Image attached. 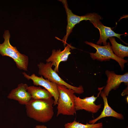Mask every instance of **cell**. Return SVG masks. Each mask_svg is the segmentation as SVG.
Returning a JSON list of instances; mask_svg holds the SVG:
<instances>
[{"instance_id":"obj_4","label":"cell","mask_w":128,"mask_h":128,"mask_svg":"<svg viewBox=\"0 0 128 128\" xmlns=\"http://www.w3.org/2000/svg\"><path fill=\"white\" fill-rule=\"evenodd\" d=\"M59 0L63 4L67 15V25L66 28V33L62 40L64 46L67 44L66 41L68 38L76 24L83 20L94 21L102 19V17L100 16L95 13H88L81 16L75 15L73 13L72 10L69 8L66 0Z\"/></svg>"},{"instance_id":"obj_17","label":"cell","mask_w":128,"mask_h":128,"mask_svg":"<svg viewBox=\"0 0 128 128\" xmlns=\"http://www.w3.org/2000/svg\"><path fill=\"white\" fill-rule=\"evenodd\" d=\"M128 94V86L123 91L121 94L122 96H124Z\"/></svg>"},{"instance_id":"obj_9","label":"cell","mask_w":128,"mask_h":128,"mask_svg":"<svg viewBox=\"0 0 128 128\" xmlns=\"http://www.w3.org/2000/svg\"><path fill=\"white\" fill-rule=\"evenodd\" d=\"M105 73L107 78L106 84L102 91L107 97L110 91L112 90L118 88L122 82L128 86V73L127 72L123 75L116 74L114 71L106 70Z\"/></svg>"},{"instance_id":"obj_5","label":"cell","mask_w":128,"mask_h":128,"mask_svg":"<svg viewBox=\"0 0 128 128\" xmlns=\"http://www.w3.org/2000/svg\"><path fill=\"white\" fill-rule=\"evenodd\" d=\"M85 42L96 50L95 53H89L91 57L93 60L96 59L102 62L109 61L111 59H114L119 63L121 70H123L124 64L128 62V60L120 59L117 56L113 51L109 42L107 43L106 45L102 46L87 41Z\"/></svg>"},{"instance_id":"obj_2","label":"cell","mask_w":128,"mask_h":128,"mask_svg":"<svg viewBox=\"0 0 128 128\" xmlns=\"http://www.w3.org/2000/svg\"><path fill=\"white\" fill-rule=\"evenodd\" d=\"M4 42L0 43V54L2 56H7L12 58L15 63L17 68L20 70L27 71L28 58L26 55L20 53L16 47L10 44V37L9 30H5L3 35Z\"/></svg>"},{"instance_id":"obj_7","label":"cell","mask_w":128,"mask_h":128,"mask_svg":"<svg viewBox=\"0 0 128 128\" xmlns=\"http://www.w3.org/2000/svg\"><path fill=\"white\" fill-rule=\"evenodd\" d=\"M23 76L28 80H31L33 84L36 86H40L44 87L52 95L54 99L53 105L57 104L59 94L57 85L55 83L50 82L47 79L44 78L42 76L38 77L33 73L30 76L25 72L22 73Z\"/></svg>"},{"instance_id":"obj_11","label":"cell","mask_w":128,"mask_h":128,"mask_svg":"<svg viewBox=\"0 0 128 128\" xmlns=\"http://www.w3.org/2000/svg\"><path fill=\"white\" fill-rule=\"evenodd\" d=\"M28 87L26 83L19 84L16 88L11 91L7 98L17 101L21 104L26 105L31 99L30 94L27 91Z\"/></svg>"},{"instance_id":"obj_10","label":"cell","mask_w":128,"mask_h":128,"mask_svg":"<svg viewBox=\"0 0 128 128\" xmlns=\"http://www.w3.org/2000/svg\"><path fill=\"white\" fill-rule=\"evenodd\" d=\"M75 48L70 44H67L64 49L61 51L60 49L56 50L54 49L52 51L51 55L46 60L47 62H51V66H55L53 70L56 73L59 72V67L60 63L62 61H66L69 55L71 49Z\"/></svg>"},{"instance_id":"obj_1","label":"cell","mask_w":128,"mask_h":128,"mask_svg":"<svg viewBox=\"0 0 128 128\" xmlns=\"http://www.w3.org/2000/svg\"><path fill=\"white\" fill-rule=\"evenodd\" d=\"M52 98L48 99H31L25 105L26 112L29 117L40 122L45 123L50 120L54 115Z\"/></svg>"},{"instance_id":"obj_13","label":"cell","mask_w":128,"mask_h":128,"mask_svg":"<svg viewBox=\"0 0 128 128\" xmlns=\"http://www.w3.org/2000/svg\"><path fill=\"white\" fill-rule=\"evenodd\" d=\"M101 90L100 95L103 99L104 103L103 110L100 115L95 119L90 120L89 124H94L99 119L106 117H111L120 120L124 119L123 116L121 113H118L113 110L108 104L107 97Z\"/></svg>"},{"instance_id":"obj_6","label":"cell","mask_w":128,"mask_h":128,"mask_svg":"<svg viewBox=\"0 0 128 128\" xmlns=\"http://www.w3.org/2000/svg\"><path fill=\"white\" fill-rule=\"evenodd\" d=\"M51 63L46 62L45 64L41 62L38 64L39 69L38 74L43 76L45 78L50 81L55 83L58 85H64L68 88L73 90L75 93L81 94L84 92V88L82 85L78 87L72 86L68 84L58 75L52 68Z\"/></svg>"},{"instance_id":"obj_19","label":"cell","mask_w":128,"mask_h":128,"mask_svg":"<svg viewBox=\"0 0 128 128\" xmlns=\"http://www.w3.org/2000/svg\"><path fill=\"white\" fill-rule=\"evenodd\" d=\"M128 128V127H126V128Z\"/></svg>"},{"instance_id":"obj_3","label":"cell","mask_w":128,"mask_h":128,"mask_svg":"<svg viewBox=\"0 0 128 128\" xmlns=\"http://www.w3.org/2000/svg\"><path fill=\"white\" fill-rule=\"evenodd\" d=\"M59 96L57 102L56 116L60 114L74 115L76 113L74 93L73 89L64 85H57Z\"/></svg>"},{"instance_id":"obj_15","label":"cell","mask_w":128,"mask_h":128,"mask_svg":"<svg viewBox=\"0 0 128 128\" xmlns=\"http://www.w3.org/2000/svg\"><path fill=\"white\" fill-rule=\"evenodd\" d=\"M111 46V49L114 54L118 58L123 59L125 57H128V47L118 43L113 37L108 38Z\"/></svg>"},{"instance_id":"obj_12","label":"cell","mask_w":128,"mask_h":128,"mask_svg":"<svg viewBox=\"0 0 128 128\" xmlns=\"http://www.w3.org/2000/svg\"><path fill=\"white\" fill-rule=\"evenodd\" d=\"M90 22L95 27L98 29L100 32V37L96 42V45H101L103 43L104 46L106 45L107 40L111 37H116L122 40L120 36L125 34H120L116 33L111 29L110 27H106L103 25L100 20Z\"/></svg>"},{"instance_id":"obj_16","label":"cell","mask_w":128,"mask_h":128,"mask_svg":"<svg viewBox=\"0 0 128 128\" xmlns=\"http://www.w3.org/2000/svg\"><path fill=\"white\" fill-rule=\"evenodd\" d=\"M65 128H102L103 124L102 122L90 124L87 123L86 124L80 123L76 119L72 122L67 123L64 125Z\"/></svg>"},{"instance_id":"obj_14","label":"cell","mask_w":128,"mask_h":128,"mask_svg":"<svg viewBox=\"0 0 128 128\" xmlns=\"http://www.w3.org/2000/svg\"><path fill=\"white\" fill-rule=\"evenodd\" d=\"M27 91L30 94L31 99H48L53 97L49 91L40 87L34 86H28Z\"/></svg>"},{"instance_id":"obj_18","label":"cell","mask_w":128,"mask_h":128,"mask_svg":"<svg viewBox=\"0 0 128 128\" xmlns=\"http://www.w3.org/2000/svg\"><path fill=\"white\" fill-rule=\"evenodd\" d=\"M34 128H47L44 125H37Z\"/></svg>"},{"instance_id":"obj_8","label":"cell","mask_w":128,"mask_h":128,"mask_svg":"<svg viewBox=\"0 0 128 128\" xmlns=\"http://www.w3.org/2000/svg\"><path fill=\"white\" fill-rule=\"evenodd\" d=\"M104 87H103L98 88L99 92L96 97L93 95L91 96L86 97L82 99L79 96H77L74 95L75 108L76 111L84 110L92 113H97L101 108L102 105H96L95 102L99 96L101 90Z\"/></svg>"}]
</instances>
